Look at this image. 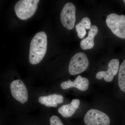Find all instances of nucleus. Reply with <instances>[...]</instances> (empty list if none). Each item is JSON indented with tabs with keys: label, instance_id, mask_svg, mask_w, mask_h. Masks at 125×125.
Returning a JSON list of instances; mask_svg holds the SVG:
<instances>
[{
	"label": "nucleus",
	"instance_id": "obj_1",
	"mask_svg": "<svg viewBox=\"0 0 125 125\" xmlns=\"http://www.w3.org/2000/svg\"><path fill=\"white\" fill-rule=\"evenodd\" d=\"M47 45V36L45 32H39L34 36L30 48L29 60L31 64H37L42 60L46 52Z\"/></svg>",
	"mask_w": 125,
	"mask_h": 125
},
{
	"label": "nucleus",
	"instance_id": "obj_2",
	"mask_svg": "<svg viewBox=\"0 0 125 125\" xmlns=\"http://www.w3.org/2000/svg\"><path fill=\"white\" fill-rule=\"evenodd\" d=\"M39 0H21L16 4L15 11L18 18L26 20L33 15L37 10Z\"/></svg>",
	"mask_w": 125,
	"mask_h": 125
},
{
	"label": "nucleus",
	"instance_id": "obj_3",
	"mask_svg": "<svg viewBox=\"0 0 125 125\" xmlns=\"http://www.w3.org/2000/svg\"><path fill=\"white\" fill-rule=\"evenodd\" d=\"M108 27L117 37L125 39V15L110 14L106 19Z\"/></svg>",
	"mask_w": 125,
	"mask_h": 125
},
{
	"label": "nucleus",
	"instance_id": "obj_4",
	"mask_svg": "<svg viewBox=\"0 0 125 125\" xmlns=\"http://www.w3.org/2000/svg\"><path fill=\"white\" fill-rule=\"evenodd\" d=\"M89 65V61L84 53L79 52L71 58L69 66V73L71 75H75L83 72Z\"/></svg>",
	"mask_w": 125,
	"mask_h": 125
},
{
	"label": "nucleus",
	"instance_id": "obj_5",
	"mask_svg": "<svg viewBox=\"0 0 125 125\" xmlns=\"http://www.w3.org/2000/svg\"><path fill=\"white\" fill-rule=\"evenodd\" d=\"M84 121L86 125H109L110 123V118L107 115L96 109L89 110Z\"/></svg>",
	"mask_w": 125,
	"mask_h": 125
},
{
	"label": "nucleus",
	"instance_id": "obj_6",
	"mask_svg": "<svg viewBox=\"0 0 125 125\" xmlns=\"http://www.w3.org/2000/svg\"><path fill=\"white\" fill-rule=\"evenodd\" d=\"M75 9L71 2H67L63 7L61 14V20L64 27L67 29H73L76 21Z\"/></svg>",
	"mask_w": 125,
	"mask_h": 125
},
{
	"label": "nucleus",
	"instance_id": "obj_7",
	"mask_svg": "<svg viewBox=\"0 0 125 125\" xmlns=\"http://www.w3.org/2000/svg\"><path fill=\"white\" fill-rule=\"evenodd\" d=\"M12 96L17 101L24 104L28 101V93L27 87L20 80H14L10 85Z\"/></svg>",
	"mask_w": 125,
	"mask_h": 125
},
{
	"label": "nucleus",
	"instance_id": "obj_8",
	"mask_svg": "<svg viewBox=\"0 0 125 125\" xmlns=\"http://www.w3.org/2000/svg\"><path fill=\"white\" fill-rule=\"evenodd\" d=\"M119 65V61L118 59H112L108 63L107 70L98 72L96 74V78L101 80L104 78L106 82H111L113 80L114 76L117 74Z\"/></svg>",
	"mask_w": 125,
	"mask_h": 125
},
{
	"label": "nucleus",
	"instance_id": "obj_9",
	"mask_svg": "<svg viewBox=\"0 0 125 125\" xmlns=\"http://www.w3.org/2000/svg\"><path fill=\"white\" fill-rule=\"evenodd\" d=\"M89 81L87 78H83L79 75L74 81L69 80L67 81L62 82L61 87L62 89H68L70 88H76L81 91H85L88 88Z\"/></svg>",
	"mask_w": 125,
	"mask_h": 125
},
{
	"label": "nucleus",
	"instance_id": "obj_10",
	"mask_svg": "<svg viewBox=\"0 0 125 125\" xmlns=\"http://www.w3.org/2000/svg\"><path fill=\"white\" fill-rule=\"evenodd\" d=\"M64 98L61 94H50L47 96H41L39 98V102L41 104L48 107H56L58 104L63 103Z\"/></svg>",
	"mask_w": 125,
	"mask_h": 125
},
{
	"label": "nucleus",
	"instance_id": "obj_11",
	"mask_svg": "<svg viewBox=\"0 0 125 125\" xmlns=\"http://www.w3.org/2000/svg\"><path fill=\"white\" fill-rule=\"evenodd\" d=\"M80 105V101L78 99H73L70 104L62 105L58 109V112L65 118L72 116Z\"/></svg>",
	"mask_w": 125,
	"mask_h": 125
},
{
	"label": "nucleus",
	"instance_id": "obj_12",
	"mask_svg": "<svg viewBox=\"0 0 125 125\" xmlns=\"http://www.w3.org/2000/svg\"><path fill=\"white\" fill-rule=\"evenodd\" d=\"M98 31V28L96 25H92L88 33V37L81 42L80 46L82 49L86 50L92 49L93 47L94 46V39Z\"/></svg>",
	"mask_w": 125,
	"mask_h": 125
},
{
	"label": "nucleus",
	"instance_id": "obj_13",
	"mask_svg": "<svg viewBox=\"0 0 125 125\" xmlns=\"http://www.w3.org/2000/svg\"><path fill=\"white\" fill-rule=\"evenodd\" d=\"M91 26V21L89 18L87 17L83 18L75 26L78 37L80 39L83 38L86 34L85 29H90Z\"/></svg>",
	"mask_w": 125,
	"mask_h": 125
},
{
	"label": "nucleus",
	"instance_id": "obj_14",
	"mask_svg": "<svg viewBox=\"0 0 125 125\" xmlns=\"http://www.w3.org/2000/svg\"><path fill=\"white\" fill-rule=\"evenodd\" d=\"M118 84L121 90L125 92V60L123 61L119 69Z\"/></svg>",
	"mask_w": 125,
	"mask_h": 125
},
{
	"label": "nucleus",
	"instance_id": "obj_15",
	"mask_svg": "<svg viewBox=\"0 0 125 125\" xmlns=\"http://www.w3.org/2000/svg\"><path fill=\"white\" fill-rule=\"evenodd\" d=\"M51 125H64L60 118L56 115L52 116L50 119Z\"/></svg>",
	"mask_w": 125,
	"mask_h": 125
},
{
	"label": "nucleus",
	"instance_id": "obj_16",
	"mask_svg": "<svg viewBox=\"0 0 125 125\" xmlns=\"http://www.w3.org/2000/svg\"><path fill=\"white\" fill-rule=\"evenodd\" d=\"M123 1H124V2H125V0H123Z\"/></svg>",
	"mask_w": 125,
	"mask_h": 125
}]
</instances>
